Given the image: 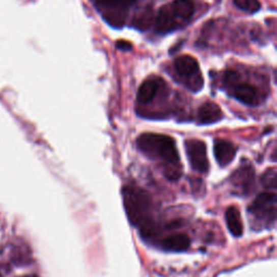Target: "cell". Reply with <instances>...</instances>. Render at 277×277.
Returning <instances> with one entry per match:
<instances>
[{"mask_svg": "<svg viewBox=\"0 0 277 277\" xmlns=\"http://www.w3.org/2000/svg\"><path fill=\"white\" fill-rule=\"evenodd\" d=\"M185 149L190 166L198 172L206 173L209 169L206 144L201 140L190 138V140H186Z\"/></svg>", "mask_w": 277, "mask_h": 277, "instance_id": "8992f818", "label": "cell"}, {"mask_svg": "<svg viewBox=\"0 0 277 277\" xmlns=\"http://www.w3.org/2000/svg\"><path fill=\"white\" fill-rule=\"evenodd\" d=\"M256 175L254 167L250 164H244L239 167L231 177L232 186L240 195H248L255 188Z\"/></svg>", "mask_w": 277, "mask_h": 277, "instance_id": "52a82bcc", "label": "cell"}, {"mask_svg": "<svg viewBox=\"0 0 277 277\" xmlns=\"http://www.w3.org/2000/svg\"><path fill=\"white\" fill-rule=\"evenodd\" d=\"M124 205L129 221L150 235L153 231L152 201L143 188L128 185L123 189Z\"/></svg>", "mask_w": 277, "mask_h": 277, "instance_id": "7a4b0ae2", "label": "cell"}, {"mask_svg": "<svg viewBox=\"0 0 277 277\" xmlns=\"http://www.w3.org/2000/svg\"><path fill=\"white\" fill-rule=\"evenodd\" d=\"M234 4H235V6L239 8L240 10L249 13H255L259 11L260 7H261L259 0H234Z\"/></svg>", "mask_w": 277, "mask_h": 277, "instance_id": "2e32d148", "label": "cell"}, {"mask_svg": "<svg viewBox=\"0 0 277 277\" xmlns=\"http://www.w3.org/2000/svg\"><path fill=\"white\" fill-rule=\"evenodd\" d=\"M151 21H152V11L150 10V9H147L144 13L135 16V19L133 21V25L135 26L136 29L145 30L150 26Z\"/></svg>", "mask_w": 277, "mask_h": 277, "instance_id": "e0dca14e", "label": "cell"}, {"mask_svg": "<svg viewBox=\"0 0 277 277\" xmlns=\"http://www.w3.org/2000/svg\"><path fill=\"white\" fill-rule=\"evenodd\" d=\"M225 219H227L228 228L232 235L235 237L241 236L242 234V223L239 210L236 207L231 206L228 208L227 212H225Z\"/></svg>", "mask_w": 277, "mask_h": 277, "instance_id": "9a60e30c", "label": "cell"}, {"mask_svg": "<svg viewBox=\"0 0 277 277\" xmlns=\"http://www.w3.org/2000/svg\"><path fill=\"white\" fill-rule=\"evenodd\" d=\"M161 84H162L161 79H147V80H145L141 85L140 89H138V91H137V95H136L137 102L142 104V105L151 103L155 99L156 94H157Z\"/></svg>", "mask_w": 277, "mask_h": 277, "instance_id": "4fadbf2b", "label": "cell"}, {"mask_svg": "<svg viewBox=\"0 0 277 277\" xmlns=\"http://www.w3.org/2000/svg\"><path fill=\"white\" fill-rule=\"evenodd\" d=\"M100 10H105L104 19L113 26H123L126 15L123 13L132 6L135 0H92Z\"/></svg>", "mask_w": 277, "mask_h": 277, "instance_id": "277c9868", "label": "cell"}, {"mask_svg": "<svg viewBox=\"0 0 277 277\" xmlns=\"http://www.w3.org/2000/svg\"><path fill=\"white\" fill-rule=\"evenodd\" d=\"M116 47L118 49H120V50H124V51H128V50H130V49L132 48L131 43L128 42V41H124V40L123 41H118L116 43Z\"/></svg>", "mask_w": 277, "mask_h": 277, "instance_id": "d6986e66", "label": "cell"}, {"mask_svg": "<svg viewBox=\"0 0 277 277\" xmlns=\"http://www.w3.org/2000/svg\"><path fill=\"white\" fill-rule=\"evenodd\" d=\"M276 206L277 198L275 193L264 192L257 196L249 207V213L254 216V219L264 224L274 223L276 219Z\"/></svg>", "mask_w": 277, "mask_h": 277, "instance_id": "3957f363", "label": "cell"}, {"mask_svg": "<svg viewBox=\"0 0 277 277\" xmlns=\"http://www.w3.org/2000/svg\"><path fill=\"white\" fill-rule=\"evenodd\" d=\"M161 244L164 249L169 251H184L188 249L190 239L185 234L177 233L164 238Z\"/></svg>", "mask_w": 277, "mask_h": 277, "instance_id": "5bb4252c", "label": "cell"}, {"mask_svg": "<svg viewBox=\"0 0 277 277\" xmlns=\"http://www.w3.org/2000/svg\"><path fill=\"white\" fill-rule=\"evenodd\" d=\"M177 73L187 79V87L193 91H198L203 87V78L199 74V66L196 59L189 56L178 57L175 61Z\"/></svg>", "mask_w": 277, "mask_h": 277, "instance_id": "5b68a950", "label": "cell"}, {"mask_svg": "<svg viewBox=\"0 0 277 277\" xmlns=\"http://www.w3.org/2000/svg\"><path fill=\"white\" fill-rule=\"evenodd\" d=\"M223 118V113L218 104L206 102L198 109V121L202 125L214 124Z\"/></svg>", "mask_w": 277, "mask_h": 277, "instance_id": "7c38bea8", "label": "cell"}, {"mask_svg": "<svg viewBox=\"0 0 277 277\" xmlns=\"http://www.w3.org/2000/svg\"><path fill=\"white\" fill-rule=\"evenodd\" d=\"M276 171L275 169L267 170L263 176V183L266 185V187H272L273 189L276 188Z\"/></svg>", "mask_w": 277, "mask_h": 277, "instance_id": "ac0fdd59", "label": "cell"}, {"mask_svg": "<svg viewBox=\"0 0 277 277\" xmlns=\"http://www.w3.org/2000/svg\"><path fill=\"white\" fill-rule=\"evenodd\" d=\"M179 27H181V26L176 21L175 17H173L168 5L161 7L157 15H156V21H155L156 32H157L158 34H168L176 31Z\"/></svg>", "mask_w": 277, "mask_h": 277, "instance_id": "30bf717a", "label": "cell"}, {"mask_svg": "<svg viewBox=\"0 0 277 277\" xmlns=\"http://www.w3.org/2000/svg\"><path fill=\"white\" fill-rule=\"evenodd\" d=\"M233 95L239 102L246 104V105L254 106L259 102L258 91L254 86L247 82H236L233 85Z\"/></svg>", "mask_w": 277, "mask_h": 277, "instance_id": "8fae6325", "label": "cell"}, {"mask_svg": "<svg viewBox=\"0 0 277 277\" xmlns=\"http://www.w3.org/2000/svg\"><path fill=\"white\" fill-rule=\"evenodd\" d=\"M213 152L216 161L220 166H228L232 162L236 155V146L231 141L224 140V138H216L213 145Z\"/></svg>", "mask_w": 277, "mask_h": 277, "instance_id": "ba28073f", "label": "cell"}, {"mask_svg": "<svg viewBox=\"0 0 277 277\" xmlns=\"http://www.w3.org/2000/svg\"><path fill=\"white\" fill-rule=\"evenodd\" d=\"M168 7L180 26H182L183 22L190 20L195 12L194 0H173Z\"/></svg>", "mask_w": 277, "mask_h": 277, "instance_id": "9c48e42d", "label": "cell"}, {"mask_svg": "<svg viewBox=\"0 0 277 277\" xmlns=\"http://www.w3.org/2000/svg\"><path fill=\"white\" fill-rule=\"evenodd\" d=\"M137 147L147 157L162 164L167 179L176 181L181 177V162L176 141L169 135L160 133H143L137 137Z\"/></svg>", "mask_w": 277, "mask_h": 277, "instance_id": "6da1fadb", "label": "cell"}]
</instances>
